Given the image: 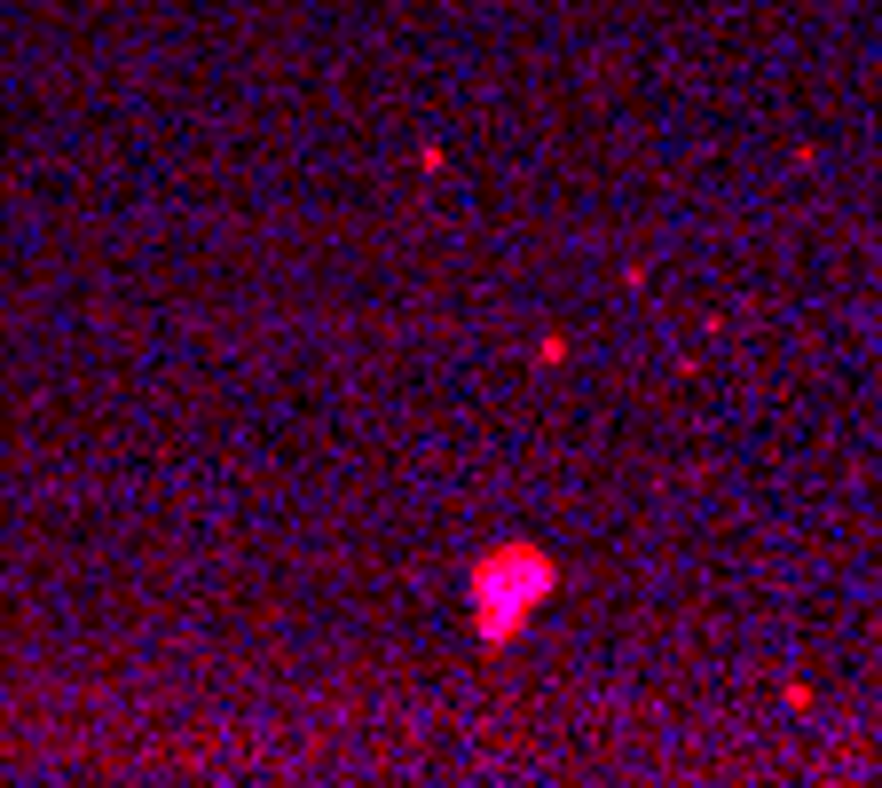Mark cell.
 <instances>
[{
    "mask_svg": "<svg viewBox=\"0 0 882 788\" xmlns=\"http://www.w3.org/2000/svg\"><path fill=\"white\" fill-rule=\"evenodd\" d=\"M544 599H552V560L537 545H504L473 568V624H481L489 647H504Z\"/></svg>",
    "mask_w": 882,
    "mask_h": 788,
    "instance_id": "obj_1",
    "label": "cell"
}]
</instances>
